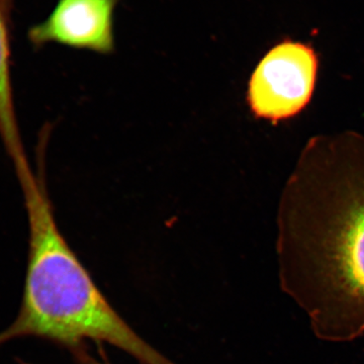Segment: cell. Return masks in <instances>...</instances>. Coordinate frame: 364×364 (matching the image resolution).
Segmentation results:
<instances>
[{"instance_id": "cell-1", "label": "cell", "mask_w": 364, "mask_h": 364, "mask_svg": "<svg viewBox=\"0 0 364 364\" xmlns=\"http://www.w3.org/2000/svg\"><path fill=\"white\" fill-rule=\"evenodd\" d=\"M282 291L323 341L364 336V139L313 140L282 198Z\"/></svg>"}, {"instance_id": "cell-2", "label": "cell", "mask_w": 364, "mask_h": 364, "mask_svg": "<svg viewBox=\"0 0 364 364\" xmlns=\"http://www.w3.org/2000/svg\"><path fill=\"white\" fill-rule=\"evenodd\" d=\"M43 161L20 182L28 221V255L18 317L0 345L21 337L47 340L72 354L86 342L111 344L141 364H176L141 338L114 310L60 232Z\"/></svg>"}, {"instance_id": "cell-3", "label": "cell", "mask_w": 364, "mask_h": 364, "mask_svg": "<svg viewBox=\"0 0 364 364\" xmlns=\"http://www.w3.org/2000/svg\"><path fill=\"white\" fill-rule=\"evenodd\" d=\"M318 66L310 46L291 40L275 45L249 80L247 100L254 116L279 122L299 114L312 97Z\"/></svg>"}, {"instance_id": "cell-4", "label": "cell", "mask_w": 364, "mask_h": 364, "mask_svg": "<svg viewBox=\"0 0 364 364\" xmlns=\"http://www.w3.org/2000/svg\"><path fill=\"white\" fill-rule=\"evenodd\" d=\"M119 0H58L47 20L33 26L35 47L55 44L109 55L114 53V11Z\"/></svg>"}, {"instance_id": "cell-5", "label": "cell", "mask_w": 364, "mask_h": 364, "mask_svg": "<svg viewBox=\"0 0 364 364\" xmlns=\"http://www.w3.org/2000/svg\"><path fill=\"white\" fill-rule=\"evenodd\" d=\"M6 0H0V138L16 173L30 168L14 107L11 73V40L6 16Z\"/></svg>"}, {"instance_id": "cell-6", "label": "cell", "mask_w": 364, "mask_h": 364, "mask_svg": "<svg viewBox=\"0 0 364 364\" xmlns=\"http://www.w3.org/2000/svg\"><path fill=\"white\" fill-rule=\"evenodd\" d=\"M74 358H75L76 363L77 364H109L104 363V361L98 360V359L93 358L88 353L87 349L85 348L82 350L75 352L73 354ZM18 364H32L26 363V361L18 360Z\"/></svg>"}]
</instances>
